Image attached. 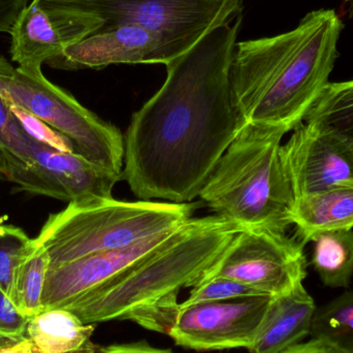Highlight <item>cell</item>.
Wrapping results in <instances>:
<instances>
[{
    "mask_svg": "<svg viewBox=\"0 0 353 353\" xmlns=\"http://www.w3.org/2000/svg\"><path fill=\"white\" fill-rule=\"evenodd\" d=\"M0 353H35L30 341L27 338L8 344H0Z\"/></svg>",
    "mask_w": 353,
    "mask_h": 353,
    "instance_id": "31",
    "label": "cell"
},
{
    "mask_svg": "<svg viewBox=\"0 0 353 353\" xmlns=\"http://www.w3.org/2000/svg\"><path fill=\"white\" fill-rule=\"evenodd\" d=\"M199 207L192 201H126L114 197L70 203L49 216L35 240L47 253L52 269L176 230Z\"/></svg>",
    "mask_w": 353,
    "mask_h": 353,
    "instance_id": "5",
    "label": "cell"
},
{
    "mask_svg": "<svg viewBox=\"0 0 353 353\" xmlns=\"http://www.w3.org/2000/svg\"><path fill=\"white\" fill-rule=\"evenodd\" d=\"M35 239L21 228L0 225V290L12 300L17 273L34 249Z\"/></svg>",
    "mask_w": 353,
    "mask_h": 353,
    "instance_id": "22",
    "label": "cell"
},
{
    "mask_svg": "<svg viewBox=\"0 0 353 353\" xmlns=\"http://www.w3.org/2000/svg\"><path fill=\"white\" fill-rule=\"evenodd\" d=\"M39 6L43 8H68L72 10L74 6L86 0H34Z\"/></svg>",
    "mask_w": 353,
    "mask_h": 353,
    "instance_id": "32",
    "label": "cell"
},
{
    "mask_svg": "<svg viewBox=\"0 0 353 353\" xmlns=\"http://www.w3.org/2000/svg\"><path fill=\"white\" fill-rule=\"evenodd\" d=\"M316 305L303 283L273 296L248 348L250 353H282L310 336Z\"/></svg>",
    "mask_w": 353,
    "mask_h": 353,
    "instance_id": "15",
    "label": "cell"
},
{
    "mask_svg": "<svg viewBox=\"0 0 353 353\" xmlns=\"http://www.w3.org/2000/svg\"><path fill=\"white\" fill-rule=\"evenodd\" d=\"M243 14L168 63L159 91L124 137L123 179L141 201L191 203L242 132L230 70Z\"/></svg>",
    "mask_w": 353,
    "mask_h": 353,
    "instance_id": "1",
    "label": "cell"
},
{
    "mask_svg": "<svg viewBox=\"0 0 353 353\" xmlns=\"http://www.w3.org/2000/svg\"><path fill=\"white\" fill-rule=\"evenodd\" d=\"M294 225L304 245L319 232L352 230L353 180L296 197Z\"/></svg>",
    "mask_w": 353,
    "mask_h": 353,
    "instance_id": "16",
    "label": "cell"
},
{
    "mask_svg": "<svg viewBox=\"0 0 353 353\" xmlns=\"http://www.w3.org/2000/svg\"><path fill=\"white\" fill-rule=\"evenodd\" d=\"M105 20L91 12L43 8L32 0L12 27L10 53L19 68L41 70L64 50L101 30Z\"/></svg>",
    "mask_w": 353,
    "mask_h": 353,
    "instance_id": "12",
    "label": "cell"
},
{
    "mask_svg": "<svg viewBox=\"0 0 353 353\" xmlns=\"http://www.w3.org/2000/svg\"><path fill=\"white\" fill-rule=\"evenodd\" d=\"M29 141L6 101L0 99V149L8 161V180L14 172L26 167L30 161Z\"/></svg>",
    "mask_w": 353,
    "mask_h": 353,
    "instance_id": "23",
    "label": "cell"
},
{
    "mask_svg": "<svg viewBox=\"0 0 353 353\" xmlns=\"http://www.w3.org/2000/svg\"><path fill=\"white\" fill-rule=\"evenodd\" d=\"M305 120L340 137L353 148V80L329 83Z\"/></svg>",
    "mask_w": 353,
    "mask_h": 353,
    "instance_id": "19",
    "label": "cell"
},
{
    "mask_svg": "<svg viewBox=\"0 0 353 353\" xmlns=\"http://www.w3.org/2000/svg\"><path fill=\"white\" fill-rule=\"evenodd\" d=\"M311 265L323 285L348 288L353 276V230H325L315 234Z\"/></svg>",
    "mask_w": 353,
    "mask_h": 353,
    "instance_id": "18",
    "label": "cell"
},
{
    "mask_svg": "<svg viewBox=\"0 0 353 353\" xmlns=\"http://www.w3.org/2000/svg\"><path fill=\"white\" fill-rule=\"evenodd\" d=\"M271 296L180 304L169 336L176 345L197 352L248 350L263 323Z\"/></svg>",
    "mask_w": 353,
    "mask_h": 353,
    "instance_id": "9",
    "label": "cell"
},
{
    "mask_svg": "<svg viewBox=\"0 0 353 353\" xmlns=\"http://www.w3.org/2000/svg\"><path fill=\"white\" fill-rule=\"evenodd\" d=\"M242 230L216 214L191 218L154 252L63 309L86 325L124 321L138 307L203 282Z\"/></svg>",
    "mask_w": 353,
    "mask_h": 353,
    "instance_id": "3",
    "label": "cell"
},
{
    "mask_svg": "<svg viewBox=\"0 0 353 353\" xmlns=\"http://www.w3.org/2000/svg\"><path fill=\"white\" fill-rule=\"evenodd\" d=\"M343 29L337 12L323 8L288 32L236 43L230 82L245 122L288 132L303 123L330 83Z\"/></svg>",
    "mask_w": 353,
    "mask_h": 353,
    "instance_id": "2",
    "label": "cell"
},
{
    "mask_svg": "<svg viewBox=\"0 0 353 353\" xmlns=\"http://www.w3.org/2000/svg\"><path fill=\"white\" fill-rule=\"evenodd\" d=\"M72 10L101 17L103 27L138 25L191 48L243 14V0H86Z\"/></svg>",
    "mask_w": 353,
    "mask_h": 353,
    "instance_id": "7",
    "label": "cell"
},
{
    "mask_svg": "<svg viewBox=\"0 0 353 353\" xmlns=\"http://www.w3.org/2000/svg\"><path fill=\"white\" fill-rule=\"evenodd\" d=\"M282 353H339L333 348L316 340L311 339L306 343H299Z\"/></svg>",
    "mask_w": 353,
    "mask_h": 353,
    "instance_id": "30",
    "label": "cell"
},
{
    "mask_svg": "<svg viewBox=\"0 0 353 353\" xmlns=\"http://www.w3.org/2000/svg\"><path fill=\"white\" fill-rule=\"evenodd\" d=\"M29 317L14 306L10 298L0 290V339L17 342L26 338Z\"/></svg>",
    "mask_w": 353,
    "mask_h": 353,
    "instance_id": "27",
    "label": "cell"
},
{
    "mask_svg": "<svg viewBox=\"0 0 353 353\" xmlns=\"http://www.w3.org/2000/svg\"><path fill=\"white\" fill-rule=\"evenodd\" d=\"M49 267L48 254L37 242L17 273L12 302L29 319L43 311L41 299Z\"/></svg>",
    "mask_w": 353,
    "mask_h": 353,
    "instance_id": "21",
    "label": "cell"
},
{
    "mask_svg": "<svg viewBox=\"0 0 353 353\" xmlns=\"http://www.w3.org/2000/svg\"><path fill=\"white\" fill-rule=\"evenodd\" d=\"M179 228L149 236L125 248L94 253L49 269L41 299L43 311L63 308L111 281L171 240Z\"/></svg>",
    "mask_w": 353,
    "mask_h": 353,
    "instance_id": "14",
    "label": "cell"
},
{
    "mask_svg": "<svg viewBox=\"0 0 353 353\" xmlns=\"http://www.w3.org/2000/svg\"><path fill=\"white\" fill-rule=\"evenodd\" d=\"M28 0H0V32L10 33Z\"/></svg>",
    "mask_w": 353,
    "mask_h": 353,
    "instance_id": "29",
    "label": "cell"
},
{
    "mask_svg": "<svg viewBox=\"0 0 353 353\" xmlns=\"http://www.w3.org/2000/svg\"><path fill=\"white\" fill-rule=\"evenodd\" d=\"M281 146L294 197L353 180V148L340 137L301 123Z\"/></svg>",
    "mask_w": 353,
    "mask_h": 353,
    "instance_id": "13",
    "label": "cell"
},
{
    "mask_svg": "<svg viewBox=\"0 0 353 353\" xmlns=\"http://www.w3.org/2000/svg\"><path fill=\"white\" fill-rule=\"evenodd\" d=\"M8 161H6V157H4L3 153H2L1 149H0V179L1 176H8Z\"/></svg>",
    "mask_w": 353,
    "mask_h": 353,
    "instance_id": "33",
    "label": "cell"
},
{
    "mask_svg": "<svg viewBox=\"0 0 353 353\" xmlns=\"http://www.w3.org/2000/svg\"><path fill=\"white\" fill-rule=\"evenodd\" d=\"M211 277L230 278L267 296L286 294L307 277L304 244L286 232L242 230L205 279Z\"/></svg>",
    "mask_w": 353,
    "mask_h": 353,
    "instance_id": "8",
    "label": "cell"
},
{
    "mask_svg": "<svg viewBox=\"0 0 353 353\" xmlns=\"http://www.w3.org/2000/svg\"><path fill=\"white\" fill-rule=\"evenodd\" d=\"M251 296H267V294H261L252 288H249L230 278L211 277L192 288L188 299L183 302V304L218 302V301L232 300V299L246 298Z\"/></svg>",
    "mask_w": 353,
    "mask_h": 353,
    "instance_id": "25",
    "label": "cell"
},
{
    "mask_svg": "<svg viewBox=\"0 0 353 353\" xmlns=\"http://www.w3.org/2000/svg\"><path fill=\"white\" fill-rule=\"evenodd\" d=\"M180 309L178 294H173L134 309L128 313L124 321L128 319L139 323L149 331L169 335L175 325Z\"/></svg>",
    "mask_w": 353,
    "mask_h": 353,
    "instance_id": "24",
    "label": "cell"
},
{
    "mask_svg": "<svg viewBox=\"0 0 353 353\" xmlns=\"http://www.w3.org/2000/svg\"><path fill=\"white\" fill-rule=\"evenodd\" d=\"M72 353H175L171 350L155 347L146 341L132 342V343L112 344V345H97L89 342L78 352Z\"/></svg>",
    "mask_w": 353,
    "mask_h": 353,
    "instance_id": "28",
    "label": "cell"
},
{
    "mask_svg": "<svg viewBox=\"0 0 353 353\" xmlns=\"http://www.w3.org/2000/svg\"><path fill=\"white\" fill-rule=\"evenodd\" d=\"M190 48L138 25L103 27L70 46L47 65L56 70H103L113 64L167 65Z\"/></svg>",
    "mask_w": 353,
    "mask_h": 353,
    "instance_id": "11",
    "label": "cell"
},
{
    "mask_svg": "<svg viewBox=\"0 0 353 353\" xmlns=\"http://www.w3.org/2000/svg\"><path fill=\"white\" fill-rule=\"evenodd\" d=\"M28 165L14 172L8 181L19 190L70 203H86L113 197L114 186L123 179L87 161L76 152H61L29 141Z\"/></svg>",
    "mask_w": 353,
    "mask_h": 353,
    "instance_id": "10",
    "label": "cell"
},
{
    "mask_svg": "<svg viewBox=\"0 0 353 353\" xmlns=\"http://www.w3.org/2000/svg\"><path fill=\"white\" fill-rule=\"evenodd\" d=\"M6 103L10 113L16 118L19 125L29 139L43 146L61 151V152H74L72 142L63 134L50 128L43 120L39 119L37 116L32 115L23 108L6 101Z\"/></svg>",
    "mask_w": 353,
    "mask_h": 353,
    "instance_id": "26",
    "label": "cell"
},
{
    "mask_svg": "<svg viewBox=\"0 0 353 353\" xmlns=\"http://www.w3.org/2000/svg\"><path fill=\"white\" fill-rule=\"evenodd\" d=\"M94 329L66 309H49L29 319L26 338L35 353H72L91 341Z\"/></svg>",
    "mask_w": 353,
    "mask_h": 353,
    "instance_id": "17",
    "label": "cell"
},
{
    "mask_svg": "<svg viewBox=\"0 0 353 353\" xmlns=\"http://www.w3.org/2000/svg\"><path fill=\"white\" fill-rule=\"evenodd\" d=\"M285 130L247 123L222 155L199 197L216 215L242 226L286 232L296 197L282 161Z\"/></svg>",
    "mask_w": 353,
    "mask_h": 353,
    "instance_id": "4",
    "label": "cell"
},
{
    "mask_svg": "<svg viewBox=\"0 0 353 353\" xmlns=\"http://www.w3.org/2000/svg\"><path fill=\"white\" fill-rule=\"evenodd\" d=\"M310 336L336 352L353 353V290L316 308Z\"/></svg>",
    "mask_w": 353,
    "mask_h": 353,
    "instance_id": "20",
    "label": "cell"
},
{
    "mask_svg": "<svg viewBox=\"0 0 353 353\" xmlns=\"http://www.w3.org/2000/svg\"><path fill=\"white\" fill-rule=\"evenodd\" d=\"M0 99L28 111L72 142L74 152L123 176L124 137L113 124L83 107L41 70L14 68L0 55Z\"/></svg>",
    "mask_w": 353,
    "mask_h": 353,
    "instance_id": "6",
    "label": "cell"
}]
</instances>
